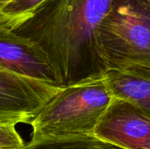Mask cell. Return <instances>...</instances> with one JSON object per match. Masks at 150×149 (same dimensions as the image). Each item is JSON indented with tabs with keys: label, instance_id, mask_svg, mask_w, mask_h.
<instances>
[{
	"label": "cell",
	"instance_id": "obj_1",
	"mask_svg": "<svg viewBox=\"0 0 150 149\" xmlns=\"http://www.w3.org/2000/svg\"><path fill=\"white\" fill-rule=\"evenodd\" d=\"M113 0H45L11 30L37 44L48 57L62 87L104 78L99 26Z\"/></svg>",
	"mask_w": 150,
	"mask_h": 149
},
{
	"label": "cell",
	"instance_id": "obj_2",
	"mask_svg": "<svg viewBox=\"0 0 150 149\" xmlns=\"http://www.w3.org/2000/svg\"><path fill=\"white\" fill-rule=\"evenodd\" d=\"M113 98L105 77L62 88L32 120V140L94 135Z\"/></svg>",
	"mask_w": 150,
	"mask_h": 149
},
{
	"label": "cell",
	"instance_id": "obj_3",
	"mask_svg": "<svg viewBox=\"0 0 150 149\" xmlns=\"http://www.w3.org/2000/svg\"><path fill=\"white\" fill-rule=\"evenodd\" d=\"M98 40L108 70L150 68V11L136 0H113Z\"/></svg>",
	"mask_w": 150,
	"mask_h": 149
},
{
	"label": "cell",
	"instance_id": "obj_4",
	"mask_svg": "<svg viewBox=\"0 0 150 149\" xmlns=\"http://www.w3.org/2000/svg\"><path fill=\"white\" fill-rule=\"evenodd\" d=\"M62 88L0 68V124H31Z\"/></svg>",
	"mask_w": 150,
	"mask_h": 149
},
{
	"label": "cell",
	"instance_id": "obj_5",
	"mask_svg": "<svg viewBox=\"0 0 150 149\" xmlns=\"http://www.w3.org/2000/svg\"><path fill=\"white\" fill-rule=\"evenodd\" d=\"M94 135L123 149H150V116L127 101L113 98Z\"/></svg>",
	"mask_w": 150,
	"mask_h": 149
},
{
	"label": "cell",
	"instance_id": "obj_6",
	"mask_svg": "<svg viewBox=\"0 0 150 149\" xmlns=\"http://www.w3.org/2000/svg\"><path fill=\"white\" fill-rule=\"evenodd\" d=\"M0 68L62 88L44 51L34 42L10 30H0Z\"/></svg>",
	"mask_w": 150,
	"mask_h": 149
},
{
	"label": "cell",
	"instance_id": "obj_7",
	"mask_svg": "<svg viewBox=\"0 0 150 149\" xmlns=\"http://www.w3.org/2000/svg\"><path fill=\"white\" fill-rule=\"evenodd\" d=\"M105 79L114 98L127 101L150 116V68L109 69Z\"/></svg>",
	"mask_w": 150,
	"mask_h": 149
},
{
	"label": "cell",
	"instance_id": "obj_8",
	"mask_svg": "<svg viewBox=\"0 0 150 149\" xmlns=\"http://www.w3.org/2000/svg\"><path fill=\"white\" fill-rule=\"evenodd\" d=\"M21 149H123L95 135H72L42 138L33 141Z\"/></svg>",
	"mask_w": 150,
	"mask_h": 149
},
{
	"label": "cell",
	"instance_id": "obj_9",
	"mask_svg": "<svg viewBox=\"0 0 150 149\" xmlns=\"http://www.w3.org/2000/svg\"><path fill=\"white\" fill-rule=\"evenodd\" d=\"M45 0H11L0 11V30H13L26 20Z\"/></svg>",
	"mask_w": 150,
	"mask_h": 149
},
{
	"label": "cell",
	"instance_id": "obj_10",
	"mask_svg": "<svg viewBox=\"0 0 150 149\" xmlns=\"http://www.w3.org/2000/svg\"><path fill=\"white\" fill-rule=\"evenodd\" d=\"M15 126L0 124V149H21L25 146L24 141Z\"/></svg>",
	"mask_w": 150,
	"mask_h": 149
},
{
	"label": "cell",
	"instance_id": "obj_11",
	"mask_svg": "<svg viewBox=\"0 0 150 149\" xmlns=\"http://www.w3.org/2000/svg\"><path fill=\"white\" fill-rule=\"evenodd\" d=\"M136 1L139 2L142 5H143L150 11V0H136Z\"/></svg>",
	"mask_w": 150,
	"mask_h": 149
},
{
	"label": "cell",
	"instance_id": "obj_12",
	"mask_svg": "<svg viewBox=\"0 0 150 149\" xmlns=\"http://www.w3.org/2000/svg\"><path fill=\"white\" fill-rule=\"evenodd\" d=\"M11 0H0V11L4 8V6L8 4Z\"/></svg>",
	"mask_w": 150,
	"mask_h": 149
}]
</instances>
